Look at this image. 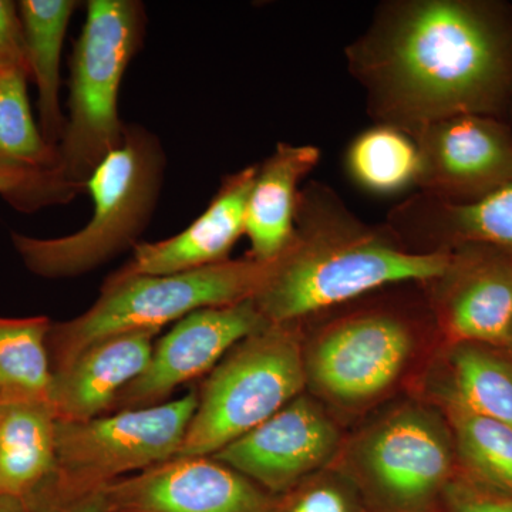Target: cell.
<instances>
[{"instance_id":"obj_1","label":"cell","mask_w":512,"mask_h":512,"mask_svg":"<svg viewBox=\"0 0 512 512\" xmlns=\"http://www.w3.org/2000/svg\"><path fill=\"white\" fill-rule=\"evenodd\" d=\"M345 56L377 124L410 136L463 114L512 123L510 3L386 0Z\"/></svg>"},{"instance_id":"obj_2","label":"cell","mask_w":512,"mask_h":512,"mask_svg":"<svg viewBox=\"0 0 512 512\" xmlns=\"http://www.w3.org/2000/svg\"><path fill=\"white\" fill-rule=\"evenodd\" d=\"M451 252L417 254L386 225H369L338 192L309 181L296 201L293 237L255 296L269 323L301 322L386 286L434 281L446 274Z\"/></svg>"},{"instance_id":"obj_3","label":"cell","mask_w":512,"mask_h":512,"mask_svg":"<svg viewBox=\"0 0 512 512\" xmlns=\"http://www.w3.org/2000/svg\"><path fill=\"white\" fill-rule=\"evenodd\" d=\"M147 12L138 0H90L70 57L66 126L50 173L55 205L87 192L99 165L121 146V83L143 46Z\"/></svg>"},{"instance_id":"obj_4","label":"cell","mask_w":512,"mask_h":512,"mask_svg":"<svg viewBox=\"0 0 512 512\" xmlns=\"http://www.w3.org/2000/svg\"><path fill=\"white\" fill-rule=\"evenodd\" d=\"M167 157L156 134L127 124L121 146L99 165L87 192L93 215L82 229L57 238L13 232L12 244L32 274L76 278L107 264L137 245L163 190Z\"/></svg>"},{"instance_id":"obj_5","label":"cell","mask_w":512,"mask_h":512,"mask_svg":"<svg viewBox=\"0 0 512 512\" xmlns=\"http://www.w3.org/2000/svg\"><path fill=\"white\" fill-rule=\"evenodd\" d=\"M274 261L247 256L170 275L113 274L96 302L76 318L52 325V370L109 336L157 329L198 311L254 299L274 272Z\"/></svg>"},{"instance_id":"obj_6","label":"cell","mask_w":512,"mask_h":512,"mask_svg":"<svg viewBox=\"0 0 512 512\" xmlns=\"http://www.w3.org/2000/svg\"><path fill=\"white\" fill-rule=\"evenodd\" d=\"M305 384L298 322L271 323L211 370L175 457L212 456L274 416Z\"/></svg>"},{"instance_id":"obj_7","label":"cell","mask_w":512,"mask_h":512,"mask_svg":"<svg viewBox=\"0 0 512 512\" xmlns=\"http://www.w3.org/2000/svg\"><path fill=\"white\" fill-rule=\"evenodd\" d=\"M197 406L198 392L191 390L156 406L87 421H56L50 484L64 493H90L170 460L177 456Z\"/></svg>"},{"instance_id":"obj_8","label":"cell","mask_w":512,"mask_h":512,"mask_svg":"<svg viewBox=\"0 0 512 512\" xmlns=\"http://www.w3.org/2000/svg\"><path fill=\"white\" fill-rule=\"evenodd\" d=\"M402 313L365 309L335 320L305 355L306 383L339 402L356 403L384 392L402 373L413 348Z\"/></svg>"},{"instance_id":"obj_9","label":"cell","mask_w":512,"mask_h":512,"mask_svg":"<svg viewBox=\"0 0 512 512\" xmlns=\"http://www.w3.org/2000/svg\"><path fill=\"white\" fill-rule=\"evenodd\" d=\"M417 150L414 184L423 194L468 204L512 183V123L463 114L409 136Z\"/></svg>"},{"instance_id":"obj_10","label":"cell","mask_w":512,"mask_h":512,"mask_svg":"<svg viewBox=\"0 0 512 512\" xmlns=\"http://www.w3.org/2000/svg\"><path fill=\"white\" fill-rule=\"evenodd\" d=\"M360 464L380 503L394 512H420L450 483L453 448L439 420L410 407L367 436Z\"/></svg>"},{"instance_id":"obj_11","label":"cell","mask_w":512,"mask_h":512,"mask_svg":"<svg viewBox=\"0 0 512 512\" xmlns=\"http://www.w3.org/2000/svg\"><path fill=\"white\" fill-rule=\"evenodd\" d=\"M268 325L254 299L190 313L154 343L146 369L124 387L109 413L165 403L177 387L211 372L238 343Z\"/></svg>"},{"instance_id":"obj_12","label":"cell","mask_w":512,"mask_h":512,"mask_svg":"<svg viewBox=\"0 0 512 512\" xmlns=\"http://www.w3.org/2000/svg\"><path fill=\"white\" fill-rule=\"evenodd\" d=\"M107 512H269L274 498L212 456L173 457L104 488Z\"/></svg>"},{"instance_id":"obj_13","label":"cell","mask_w":512,"mask_h":512,"mask_svg":"<svg viewBox=\"0 0 512 512\" xmlns=\"http://www.w3.org/2000/svg\"><path fill=\"white\" fill-rule=\"evenodd\" d=\"M338 441L335 424L318 404L298 396L212 457L266 493L282 495L322 467Z\"/></svg>"},{"instance_id":"obj_14","label":"cell","mask_w":512,"mask_h":512,"mask_svg":"<svg viewBox=\"0 0 512 512\" xmlns=\"http://www.w3.org/2000/svg\"><path fill=\"white\" fill-rule=\"evenodd\" d=\"M444 328L454 343L507 348L512 335V255L484 245L451 251L448 271L434 279Z\"/></svg>"},{"instance_id":"obj_15","label":"cell","mask_w":512,"mask_h":512,"mask_svg":"<svg viewBox=\"0 0 512 512\" xmlns=\"http://www.w3.org/2000/svg\"><path fill=\"white\" fill-rule=\"evenodd\" d=\"M384 225L404 249L417 254L484 245L512 255V183L468 204L419 191L396 205Z\"/></svg>"},{"instance_id":"obj_16","label":"cell","mask_w":512,"mask_h":512,"mask_svg":"<svg viewBox=\"0 0 512 512\" xmlns=\"http://www.w3.org/2000/svg\"><path fill=\"white\" fill-rule=\"evenodd\" d=\"M256 171L258 165H248L224 177L200 217L174 237L137 244L130 261L116 274L170 275L228 261L232 248L245 235Z\"/></svg>"},{"instance_id":"obj_17","label":"cell","mask_w":512,"mask_h":512,"mask_svg":"<svg viewBox=\"0 0 512 512\" xmlns=\"http://www.w3.org/2000/svg\"><path fill=\"white\" fill-rule=\"evenodd\" d=\"M160 330L109 336L52 370L50 406L57 421H87L110 412L124 387L143 373Z\"/></svg>"},{"instance_id":"obj_18","label":"cell","mask_w":512,"mask_h":512,"mask_svg":"<svg viewBox=\"0 0 512 512\" xmlns=\"http://www.w3.org/2000/svg\"><path fill=\"white\" fill-rule=\"evenodd\" d=\"M320 160L318 147L279 143L258 165L249 195L245 235L251 242L252 258L274 261L293 237L296 201L301 183Z\"/></svg>"},{"instance_id":"obj_19","label":"cell","mask_w":512,"mask_h":512,"mask_svg":"<svg viewBox=\"0 0 512 512\" xmlns=\"http://www.w3.org/2000/svg\"><path fill=\"white\" fill-rule=\"evenodd\" d=\"M79 5L77 0H22L18 3L29 76L37 87L40 131L47 144L56 150L66 126L60 107L64 37Z\"/></svg>"},{"instance_id":"obj_20","label":"cell","mask_w":512,"mask_h":512,"mask_svg":"<svg viewBox=\"0 0 512 512\" xmlns=\"http://www.w3.org/2000/svg\"><path fill=\"white\" fill-rule=\"evenodd\" d=\"M56 421L49 403L0 406V495L28 498L53 477Z\"/></svg>"},{"instance_id":"obj_21","label":"cell","mask_w":512,"mask_h":512,"mask_svg":"<svg viewBox=\"0 0 512 512\" xmlns=\"http://www.w3.org/2000/svg\"><path fill=\"white\" fill-rule=\"evenodd\" d=\"M46 316L0 318V406L49 403L52 362Z\"/></svg>"},{"instance_id":"obj_22","label":"cell","mask_w":512,"mask_h":512,"mask_svg":"<svg viewBox=\"0 0 512 512\" xmlns=\"http://www.w3.org/2000/svg\"><path fill=\"white\" fill-rule=\"evenodd\" d=\"M26 73L0 72V168L52 173L57 150L47 144L33 119Z\"/></svg>"},{"instance_id":"obj_23","label":"cell","mask_w":512,"mask_h":512,"mask_svg":"<svg viewBox=\"0 0 512 512\" xmlns=\"http://www.w3.org/2000/svg\"><path fill=\"white\" fill-rule=\"evenodd\" d=\"M483 345L457 343L451 402L512 427V362Z\"/></svg>"},{"instance_id":"obj_24","label":"cell","mask_w":512,"mask_h":512,"mask_svg":"<svg viewBox=\"0 0 512 512\" xmlns=\"http://www.w3.org/2000/svg\"><path fill=\"white\" fill-rule=\"evenodd\" d=\"M353 180L366 190L390 194L414 184L417 150L403 131L377 124L355 138L348 151Z\"/></svg>"},{"instance_id":"obj_25","label":"cell","mask_w":512,"mask_h":512,"mask_svg":"<svg viewBox=\"0 0 512 512\" xmlns=\"http://www.w3.org/2000/svg\"><path fill=\"white\" fill-rule=\"evenodd\" d=\"M460 456L483 483L512 494V427L450 403Z\"/></svg>"},{"instance_id":"obj_26","label":"cell","mask_w":512,"mask_h":512,"mask_svg":"<svg viewBox=\"0 0 512 512\" xmlns=\"http://www.w3.org/2000/svg\"><path fill=\"white\" fill-rule=\"evenodd\" d=\"M269 512H360L355 495L336 480L299 484L275 500Z\"/></svg>"},{"instance_id":"obj_27","label":"cell","mask_w":512,"mask_h":512,"mask_svg":"<svg viewBox=\"0 0 512 512\" xmlns=\"http://www.w3.org/2000/svg\"><path fill=\"white\" fill-rule=\"evenodd\" d=\"M443 494L448 512H512V494L485 483H448Z\"/></svg>"},{"instance_id":"obj_28","label":"cell","mask_w":512,"mask_h":512,"mask_svg":"<svg viewBox=\"0 0 512 512\" xmlns=\"http://www.w3.org/2000/svg\"><path fill=\"white\" fill-rule=\"evenodd\" d=\"M49 173L0 168V195L20 212H35L47 207Z\"/></svg>"},{"instance_id":"obj_29","label":"cell","mask_w":512,"mask_h":512,"mask_svg":"<svg viewBox=\"0 0 512 512\" xmlns=\"http://www.w3.org/2000/svg\"><path fill=\"white\" fill-rule=\"evenodd\" d=\"M3 70H19L29 76L18 3L10 0H0V72Z\"/></svg>"},{"instance_id":"obj_30","label":"cell","mask_w":512,"mask_h":512,"mask_svg":"<svg viewBox=\"0 0 512 512\" xmlns=\"http://www.w3.org/2000/svg\"><path fill=\"white\" fill-rule=\"evenodd\" d=\"M33 512H107L104 491L64 493L47 481L36 493L26 498Z\"/></svg>"},{"instance_id":"obj_31","label":"cell","mask_w":512,"mask_h":512,"mask_svg":"<svg viewBox=\"0 0 512 512\" xmlns=\"http://www.w3.org/2000/svg\"><path fill=\"white\" fill-rule=\"evenodd\" d=\"M0 512H33L26 498L0 495Z\"/></svg>"},{"instance_id":"obj_32","label":"cell","mask_w":512,"mask_h":512,"mask_svg":"<svg viewBox=\"0 0 512 512\" xmlns=\"http://www.w3.org/2000/svg\"><path fill=\"white\" fill-rule=\"evenodd\" d=\"M507 348H510V350L512 352V335H511L510 343H508Z\"/></svg>"},{"instance_id":"obj_33","label":"cell","mask_w":512,"mask_h":512,"mask_svg":"<svg viewBox=\"0 0 512 512\" xmlns=\"http://www.w3.org/2000/svg\"><path fill=\"white\" fill-rule=\"evenodd\" d=\"M511 121H512V111H511Z\"/></svg>"}]
</instances>
